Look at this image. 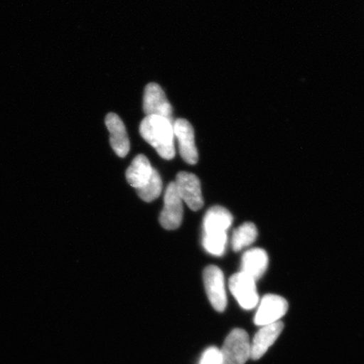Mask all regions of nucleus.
I'll return each instance as SVG.
<instances>
[{"label":"nucleus","mask_w":364,"mask_h":364,"mask_svg":"<svg viewBox=\"0 0 364 364\" xmlns=\"http://www.w3.org/2000/svg\"><path fill=\"white\" fill-rule=\"evenodd\" d=\"M233 216L227 208L215 206L209 208L203 221V245L209 254L221 257L228 244V230L233 224Z\"/></svg>","instance_id":"f257e3e1"},{"label":"nucleus","mask_w":364,"mask_h":364,"mask_svg":"<svg viewBox=\"0 0 364 364\" xmlns=\"http://www.w3.org/2000/svg\"><path fill=\"white\" fill-rule=\"evenodd\" d=\"M174 122L159 116H146L141 122L142 138L156 150L159 156L170 161L175 157Z\"/></svg>","instance_id":"f03ea898"},{"label":"nucleus","mask_w":364,"mask_h":364,"mask_svg":"<svg viewBox=\"0 0 364 364\" xmlns=\"http://www.w3.org/2000/svg\"><path fill=\"white\" fill-rule=\"evenodd\" d=\"M252 346L247 331L235 329L228 335L220 350L223 364H245L250 358Z\"/></svg>","instance_id":"7ed1b4c3"},{"label":"nucleus","mask_w":364,"mask_h":364,"mask_svg":"<svg viewBox=\"0 0 364 364\" xmlns=\"http://www.w3.org/2000/svg\"><path fill=\"white\" fill-rule=\"evenodd\" d=\"M183 220V202L177 192L175 181L167 186L164 208L159 216V223L164 229L173 230L178 229Z\"/></svg>","instance_id":"20e7f679"},{"label":"nucleus","mask_w":364,"mask_h":364,"mask_svg":"<svg viewBox=\"0 0 364 364\" xmlns=\"http://www.w3.org/2000/svg\"><path fill=\"white\" fill-rule=\"evenodd\" d=\"M256 283V280L242 272L235 273L230 277V292L245 309L256 308L260 301Z\"/></svg>","instance_id":"39448f33"},{"label":"nucleus","mask_w":364,"mask_h":364,"mask_svg":"<svg viewBox=\"0 0 364 364\" xmlns=\"http://www.w3.org/2000/svg\"><path fill=\"white\" fill-rule=\"evenodd\" d=\"M205 289L209 301L215 311L223 312L227 306L225 276L220 267L208 266L203 272Z\"/></svg>","instance_id":"423d86ee"},{"label":"nucleus","mask_w":364,"mask_h":364,"mask_svg":"<svg viewBox=\"0 0 364 364\" xmlns=\"http://www.w3.org/2000/svg\"><path fill=\"white\" fill-rule=\"evenodd\" d=\"M175 184L182 202L188 205L191 210L198 211L203 207L201 183L197 176L181 171L177 174Z\"/></svg>","instance_id":"0eeeda50"},{"label":"nucleus","mask_w":364,"mask_h":364,"mask_svg":"<svg viewBox=\"0 0 364 364\" xmlns=\"http://www.w3.org/2000/svg\"><path fill=\"white\" fill-rule=\"evenodd\" d=\"M258 304L257 311L254 318V323L258 326L280 321V318L286 315L289 309L287 300L276 294L264 296Z\"/></svg>","instance_id":"6e6552de"},{"label":"nucleus","mask_w":364,"mask_h":364,"mask_svg":"<svg viewBox=\"0 0 364 364\" xmlns=\"http://www.w3.org/2000/svg\"><path fill=\"white\" fill-rule=\"evenodd\" d=\"M144 112L146 116H159L173 122L172 107L158 84L150 83L144 90Z\"/></svg>","instance_id":"1a4fd4ad"},{"label":"nucleus","mask_w":364,"mask_h":364,"mask_svg":"<svg viewBox=\"0 0 364 364\" xmlns=\"http://www.w3.org/2000/svg\"><path fill=\"white\" fill-rule=\"evenodd\" d=\"M175 138L178 141L181 156L189 165L198 161V153L195 144L194 130L188 120L177 119L173 124Z\"/></svg>","instance_id":"9d476101"},{"label":"nucleus","mask_w":364,"mask_h":364,"mask_svg":"<svg viewBox=\"0 0 364 364\" xmlns=\"http://www.w3.org/2000/svg\"><path fill=\"white\" fill-rule=\"evenodd\" d=\"M284 327L283 322L281 321L262 326L250 343V346H252L250 358L253 360L260 359L279 338Z\"/></svg>","instance_id":"9b49d317"},{"label":"nucleus","mask_w":364,"mask_h":364,"mask_svg":"<svg viewBox=\"0 0 364 364\" xmlns=\"http://www.w3.org/2000/svg\"><path fill=\"white\" fill-rule=\"evenodd\" d=\"M105 122L110 133V142L114 152L119 157H125L129 152L130 142L124 122L117 114L109 113Z\"/></svg>","instance_id":"f8f14e48"},{"label":"nucleus","mask_w":364,"mask_h":364,"mask_svg":"<svg viewBox=\"0 0 364 364\" xmlns=\"http://www.w3.org/2000/svg\"><path fill=\"white\" fill-rule=\"evenodd\" d=\"M269 258L265 250L252 248L247 250L241 259V271L257 281L266 272Z\"/></svg>","instance_id":"ddd939ff"},{"label":"nucleus","mask_w":364,"mask_h":364,"mask_svg":"<svg viewBox=\"0 0 364 364\" xmlns=\"http://www.w3.org/2000/svg\"><path fill=\"white\" fill-rule=\"evenodd\" d=\"M154 168L149 159L144 154H139L127 168L126 178L129 185L138 190L147 183L151 177Z\"/></svg>","instance_id":"4468645a"},{"label":"nucleus","mask_w":364,"mask_h":364,"mask_svg":"<svg viewBox=\"0 0 364 364\" xmlns=\"http://www.w3.org/2000/svg\"><path fill=\"white\" fill-rule=\"evenodd\" d=\"M258 232L256 225L247 222L235 230L232 235L231 245L235 252H240L252 245L256 241Z\"/></svg>","instance_id":"2eb2a0df"},{"label":"nucleus","mask_w":364,"mask_h":364,"mask_svg":"<svg viewBox=\"0 0 364 364\" xmlns=\"http://www.w3.org/2000/svg\"><path fill=\"white\" fill-rule=\"evenodd\" d=\"M162 180L159 173L154 169L149 181L136 193L144 202L150 203L157 199L162 193Z\"/></svg>","instance_id":"dca6fc26"},{"label":"nucleus","mask_w":364,"mask_h":364,"mask_svg":"<svg viewBox=\"0 0 364 364\" xmlns=\"http://www.w3.org/2000/svg\"><path fill=\"white\" fill-rule=\"evenodd\" d=\"M199 364H223L220 350L215 348H209L203 354Z\"/></svg>","instance_id":"f3484780"}]
</instances>
